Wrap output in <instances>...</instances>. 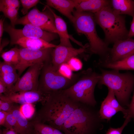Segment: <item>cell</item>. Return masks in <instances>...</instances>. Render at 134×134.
Returning <instances> with one entry per match:
<instances>
[{"label":"cell","instance_id":"obj_1","mask_svg":"<svg viewBox=\"0 0 134 134\" xmlns=\"http://www.w3.org/2000/svg\"><path fill=\"white\" fill-rule=\"evenodd\" d=\"M80 103L67 96L62 90L48 94L34 121L61 131L65 122Z\"/></svg>","mask_w":134,"mask_h":134},{"label":"cell","instance_id":"obj_2","mask_svg":"<svg viewBox=\"0 0 134 134\" xmlns=\"http://www.w3.org/2000/svg\"><path fill=\"white\" fill-rule=\"evenodd\" d=\"M104 121L95 107L80 103L65 122L61 131L65 134H95L103 129Z\"/></svg>","mask_w":134,"mask_h":134},{"label":"cell","instance_id":"obj_3","mask_svg":"<svg viewBox=\"0 0 134 134\" xmlns=\"http://www.w3.org/2000/svg\"><path fill=\"white\" fill-rule=\"evenodd\" d=\"M73 14L72 23L77 32L84 34L87 37L90 53L98 55L100 57L99 62L104 61L108 57L111 48L97 34L94 14L74 10Z\"/></svg>","mask_w":134,"mask_h":134},{"label":"cell","instance_id":"obj_4","mask_svg":"<svg viewBox=\"0 0 134 134\" xmlns=\"http://www.w3.org/2000/svg\"><path fill=\"white\" fill-rule=\"evenodd\" d=\"M94 16L96 23L103 31L104 41L108 45L128 38L129 31L126 27L125 17L115 13L110 4L94 14Z\"/></svg>","mask_w":134,"mask_h":134},{"label":"cell","instance_id":"obj_5","mask_svg":"<svg viewBox=\"0 0 134 134\" xmlns=\"http://www.w3.org/2000/svg\"><path fill=\"white\" fill-rule=\"evenodd\" d=\"M99 86L104 85L114 92L116 99L123 107L128 106L130 96L134 86V74L129 72L121 73L115 69L100 68Z\"/></svg>","mask_w":134,"mask_h":134},{"label":"cell","instance_id":"obj_6","mask_svg":"<svg viewBox=\"0 0 134 134\" xmlns=\"http://www.w3.org/2000/svg\"><path fill=\"white\" fill-rule=\"evenodd\" d=\"M100 77V74L89 68L83 72L81 77L74 84L62 91L67 96L76 102L95 107L97 102L94 91Z\"/></svg>","mask_w":134,"mask_h":134},{"label":"cell","instance_id":"obj_7","mask_svg":"<svg viewBox=\"0 0 134 134\" xmlns=\"http://www.w3.org/2000/svg\"><path fill=\"white\" fill-rule=\"evenodd\" d=\"M76 81V78H66L53 67L51 61L45 63L40 75L38 90L48 94L69 87Z\"/></svg>","mask_w":134,"mask_h":134},{"label":"cell","instance_id":"obj_8","mask_svg":"<svg viewBox=\"0 0 134 134\" xmlns=\"http://www.w3.org/2000/svg\"><path fill=\"white\" fill-rule=\"evenodd\" d=\"M4 31L7 33L10 38V44L22 37L40 38L50 43L58 37L57 34L44 31L34 25L28 24L21 29H16L11 25L4 23Z\"/></svg>","mask_w":134,"mask_h":134},{"label":"cell","instance_id":"obj_9","mask_svg":"<svg viewBox=\"0 0 134 134\" xmlns=\"http://www.w3.org/2000/svg\"><path fill=\"white\" fill-rule=\"evenodd\" d=\"M53 48L33 49L22 48L19 49L20 61L15 68L19 77L28 67L36 64L51 61Z\"/></svg>","mask_w":134,"mask_h":134},{"label":"cell","instance_id":"obj_10","mask_svg":"<svg viewBox=\"0 0 134 134\" xmlns=\"http://www.w3.org/2000/svg\"><path fill=\"white\" fill-rule=\"evenodd\" d=\"M28 24L38 27L45 31L57 34L54 16L49 9L48 11L41 12L35 7L24 16L18 18L15 25Z\"/></svg>","mask_w":134,"mask_h":134},{"label":"cell","instance_id":"obj_11","mask_svg":"<svg viewBox=\"0 0 134 134\" xmlns=\"http://www.w3.org/2000/svg\"><path fill=\"white\" fill-rule=\"evenodd\" d=\"M45 63L36 64L29 67L11 90L4 94L10 93L38 90L39 77Z\"/></svg>","mask_w":134,"mask_h":134},{"label":"cell","instance_id":"obj_12","mask_svg":"<svg viewBox=\"0 0 134 134\" xmlns=\"http://www.w3.org/2000/svg\"><path fill=\"white\" fill-rule=\"evenodd\" d=\"M88 47V44L78 49L57 45L53 49L51 54V63L53 67L57 70L61 65L67 63L71 58L87 51Z\"/></svg>","mask_w":134,"mask_h":134},{"label":"cell","instance_id":"obj_13","mask_svg":"<svg viewBox=\"0 0 134 134\" xmlns=\"http://www.w3.org/2000/svg\"><path fill=\"white\" fill-rule=\"evenodd\" d=\"M47 95L38 90L30 91L2 94L0 95V99L1 100L22 104L37 102H41L42 104Z\"/></svg>","mask_w":134,"mask_h":134},{"label":"cell","instance_id":"obj_14","mask_svg":"<svg viewBox=\"0 0 134 134\" xmlns=\"http://www.w3.org/2000/svg\"><path fill=\"white\" fill-rule=\"evenodd\" d=\"M134 54V39L132 38L118 41L110 48L107 59L100 64L113 62L122 60Z\"/></svg>","mask_w":134,"mask_h":134},{"label":"cell","instance_id":"obj_15","mask_svg":"<svg viewBox=\"0 0 134 134\" xmlns=\"http://www.w3.org/2000/svg\"><path fill=\"white\" fill-rule=\"evenodd\" d=\"M77 3V0H47V5L57 10L67 18L72 23L73 13Z\"/></svg>","mask_w":134,"mask_h":134},{"label":"cell","instance_id":"obj_16","mask_svg":"<svg viewBox=\"0 0 134 134\" xmlns=\"http://www.w3.org/2000/svg\"><path fill=\"white\" fill-rule=\"evenodd\" d=\"M11 111L16 119L17 126L14 130L18 134H35L33 123L29 122L20 111L19 107L14 105Z\"/></svg>","mask_w":134,"mask_h":134},{"label":"cell","instance_id":"obj_17","mask_svg":"<svg viewBox=\"0 0 134 134\" xmlns=\"http://www.w3.org/2000/svg\"><path fill=\"white\" fill-rule=\"evenodd\" d=\"M110 4V0H77L75 7L78 11L95 14L104 7Z\"/></svg>","mask_w":134,"mask_h":134},{"label":"cell","instance_id":"obj_18","mask_svg":"<svg viewBox=\"0 0 134 134\" xmlns=\"http://www.w3.org/2000/svg\"><path fill=\"white\" fill-rule=\"evenodd\" d=\"M53 14L55 19V27L60 39V45L73 47L69 40L70 37L68 34L66 24L63 18L57 15L50 7L45 5Z\"/></svg>","mask_w":134,"mask_h":134},{"label":"cell","instance_id":"obj_19","mask_svg":"<svg viewBox=\"0 0 134 134\" xmlns=\"http://www.w3.org/2000/svg\"><path fill=\"white\" fill-rule=\"evenodd\" d=\"M18 45L22 48L33 49L54 48L57 46L40 38L22 37L15 41L12 45Z\"/></svg>","mask_w":134,"mask_h":134},{"label":"cell","instance_id":"obj_20","mask_svg":"<svg viewBox=\"0 0 134 134\" xmlns=\"http://www.w3.org/2000/svg\"><path fill=\"white\" fill-rule=\"evenodd\" d=\"M110 5L116 14L127 15L133 17L134 15V1L132 0H112Z\"/></svg>","mask_w":134,"mask_h":134},{"label":"cell","instance_id":"obj_21","mask_svg":"<svg viewBox=\"0 0 134 134\" xmlns=\"http://www.w3.org/2000/svg\"><path fill=\"white\" fill-rule=\"evenodd\" d=\"M99 65L103 67L118 70H134V54L119 61Z\"/></svg>","mask_w":134,"mask_h":134},{"label":"cell","instance_id":"obj_22","mask_svg":"<svg viewBox=\"0 0 134 134\" xmlns=\"http://www.w3.org/2000/svg\"><path fill=\"white\" fill-rule=\"evenodd\" d=\"M118 111L113 108L105 99L102 102L99 110V114L102 120L110 121L111 118Z\"/></svg>","mask_w":134,"mask_h":134},{"label":"cell","instance_id":"obj_23","mask_svg":"<svg viewBox=\"0 0 134 134\" xmlns=\"http://www.w3.org/2000/svg\"><path fill=\"white\" fill-rule=\"evenodd\" d=\"M1 57L5 62L15 66L20 61L19 49L17 47L12 48L3 52Z\"/></svg>","mask_w":134,"mask_h":134},{"label":"cell","instance_id":"obj_24","mask_svg":"<svg viewBox=\"0 0 134 134\" xmlns=\"http://www.w3.org/2000/svg\"><path fill=\"white\" fill-rule=\"evenodd\" d=\"M108 89V93L105 99L113 108L118 112H122L123 114L124 118L125 119L127 116V109H125L121 105L116 99L113 91L110 89Z\"/></svg>","mask_w":134,"mask_h":134},{"label":"cell","instance_id":"obj_25","mask_svg":"<svg viewBox=\"0 0 134 134\" xmlns=\"http://www.w3.org/2000/svg\"><path fill=\"white\" fill-rule=\"evenodd\" d=\"M19 9L10 6L0 5V11L2 12L5 17L10 20L11 25L15 28L16 22L18 18L17 16Z\"/></svg>","mask_w":134,"mask_h":134},{"label":"cell","instance_id":"obj_26","mask_svg":"<svg viewBox=\"0 0 134 134\" xmlns=\"http://www.w3.org/2000/svg\"><path fill=\"white\" fill-rule=\"evenodd\" d=\"M19 78L16 71L0 75V79L4 82L7 87V91L5 93L11 90Z\"/></svg>","mask_w":134,"mask_h":134},{"label":"cell","instance_id":"obj_27","mask_svg":"<svg viewBox=\"0 0 134 134\" xmlns=\"http://www.w3.org/2000/svg\"><path fill=\"white\" fill-rule=\"evenodd\" d=\"M32 122L35 130L39 134H52L54 128L40 122Z\"/></svg>","mask_w":134,"mask_h":134},{"label":"cell","instance_id":"obj_28","mask_svg":"<svg viewBox=\"0 0 134 134\" xmlns=\"http://www.w3.org/2000/svg\"><path fill=\"white\" fill-rule=\"evenodd\" d=\"M20 111L27 119L31 118L35 111L34 107L32 103H25L22 104L19 107Z\"/></svg>","mask_w":134,"mask_h":134},{"label":"cell","instance_id":"obj_29","mask_svg":"<svg viewBox=\"0 0 134 134\" xmlns=\"http://www.w3.org/2000/svg\"><path fill=\"white\" fill-rule=\"evenodd\" d=\"M57 71L59 74L66 78L71 80L74 78L72 70L67 63L61 65Z\"/></svg>","mask_w":134,"mask_h":134},{"label":"cell","instance_id":"obj_30","mask_svg":"<svg viewBox=\"0 0 134 134\" xmlns=\"http://www.w3.org/2000/svg\"><path fill=\"white\" fill-rule=\"evenodd\" d=\"M17 124V120L15 116L11 111L8 112L3 126L6 129L14 130Z\"/></svg>","mask_w":134,"mask_h":134},{"label":"cell","instance_id":"obj_31","mask_svg":"<svg viewBox=\"0 0 134 134\" xmlns=\"http://www.w3.org/2000/svg\"><path fill=\"white\" fill-rule=\"evenodd\" d=\"M23 8L21 12L24 15L26 14L29 10L36 5L39 1L38 0H21Z\"/></svg>","mask_w":134,"mask_h":134},{"label":"cell","instance_id":"obj_32","mask_svg":"<svg viewBox=\"0 0 134 134\" xmlns=\"http://www.w3.org/2000/svg\"><path fill=\"white\" fill-rule=\"evenodd\" d=\"M67 63L72 71H78L81 70L83 67V64L79 59L74 57L71 58Z\"/></svg>","mask_w":134,"mask_h":134},{"label":"cell","instance_id":"obj_33","mask_svg":"<svg viewBox=\"0 0 134 134\" xmlns=\"http://www.w3.org/2000/svg\"><path fill=\"white\" fill-rule=\"evenodd\" d=\"M131 119L127 117L122 125L119 127L114 128L110 127L107 131L106 134H122L125 128L130 121Z\"/></svg>","mask_w":134,"mask_h":134},{"label":"cell","instance_id":"obj_34","mask_svg":"<svg viewBox=\"0 0 134 134\" xmlns=\"http://www.w3.org/2000/svg\"><path fill=\"white\" fill-rule=\"evenodd\" d=\"M17 70L15 66L10 65L3 61L0 63V75L13 72Z\"/></svg>","mask_w":134,"mask_h":134},{"label":"cell","instance_id":"obj_35","mask_svg":"<svg viewBox=\"0 0 134 134\" xmlns=\"http://www.w3.org/2000/svg\"><path fill=\"white\" fill-rule=\"evenodd\" d=\"M13 103L9 101L3 100H0V110L7 112L11 111L14 105Z\"/></svg>","mask_w":134,"mask_h":134},{"label":"cell","instance_id":"obj_36","mask_svg":"<svg viewBox=\"0 0 134 134\" xmlns=\"http://www.w3.org/2000/svg\"><path fill=\"white\" fill-rule=\"evenodd\" d=\"M0 5L12 7L19 9L20 3L18 0H0Z\"/></svg>","mask_w":134,"mask_h":134},{"label":"cell","instance_id":"obj_37","mask_svg":"<svg viewBox=\"0 0 134 134\" xmlns=\"http://www.w3.org/2000/svg\"><path fill=\"white\" fill-rule=\"evenodd\" d=\"M128 107L127 117L133 118L134 120V93L131 102Z\"/></svg>","mask_w":134,"mask_h":134},{"label":"cell","instance_id":"obj_38","mask_svg":"<svg viewBox=\"0 0 134 134\" xmlns=\"http://www.w3.org/2000/svg\"><path fill=\"white\" fill-rule=\"evenodd\" d=\"M8 112L0 110V125L3 126L5 121Z\"/></svg>","mask_w":134,"mask_h":134},{"label":"cell","instance_id":"obj_39","mask_svg":"<svg viewBox=\"0 0 134 134\" xmlns=\"http://www.w3.org/2000/svg\"><path fill=\"white\" fill-rule=\"evenodd\" d=\"M131 22L130 29L129 31L128 38H132L134 36V15Z\"/></svg>","mask_w":134,"mask_h":134},{"label":"cell","instance_id":"obj_40","mask_svg":"<svg viewBox=\"0 0 134 134\" xmlns=\"http://www.w3.org/2000/svg\"><path fill=\"white\" fill-rule=\"evenodd\" d=\"M7 91V87L4 82L0 79V95L5 93Z\"/></svg>","mask_w":134,"mask_h":134},{"label":"cell","instance_id":"obj_41","mask_svg":"<svg viewBox=\"0 0 134 134\" xmlns=\"http://www.w3.org/2000/svg\"><path fill=\"white\" fill-rule=\"evenodd\" d=\"M4 19H1L0 20V43L2 41V37L4 31Z\"/></svg>","mask_w":134,"mask_h":134},{"label":"cell","instance_id":"obj_42","mask_svg":"<svg viewBox=\"0 0 134 134\" xmlns=\"http://www.w3.org/2000/svg\"><path fill=\"white\" fill-rule=\"evenodd\" d=\"M3 134H18L13 129H7L3 131Z\"/></svg>","mask_w":134,"mask_h":134},{"label":"cell","instance_id":"obj_43","mask_svg":"<svg viewBox=\"0 0 134 134\" xmlns=\"http://www.w3.org/2000/svg\"><path fill=\"white\" fill-rule=\"evenodd\" d=\"M52 134H65L62 133L61 131L54 128Z\"/></svg>","mask_w":134,"mask_h":134},{"label":"cell","instance_id":"obj_44","mask_svg":"<svg viewBox=\"0 0 134 134\" xmlns=\"http://www.w3.org/2000/svg\"><path fill=\"white\" fill-rule=\"evenodd\" d=\"M35 134H39L38 133L37 131H35Z\"/></svg>","mask_w":134,"mask_h":134}]
</instances>
